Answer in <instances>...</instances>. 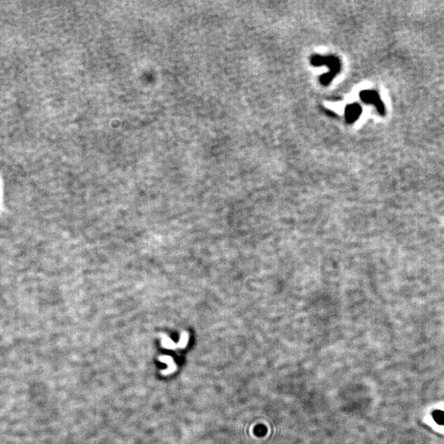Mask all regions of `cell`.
Segmentation results:
<instances>
[{"mask_svg": "<svg viewBox=\"0 0 444 444\" xmlns=\"http://www.w3.org/2000/svg\"><path fill=\"white\" fill-rule=\"evenodd\" d=\"M188 342H189V334L185 331V332L182 333V335L180 337V342L178 343L177 347H180V348H184V347H186Z\"/></svg>", "mask_w": 444, "mask_h": 444, "instance_id": "obj_7", "label": "cell"}, {"mask_svg": "<svg viewBox=\"0 0 444 444\" xmlns=\"http://www.w3.org/2000/svg\"><path fill=\"white\" fill-rule=\"evenodd\" d=\"M311 64L316 67L326 65L328 68V74H324L320 78V82L325 86L328 85L332 81L334 77L340 72V60L335 56L325 57V56H314L311 58Z\"/></svg>", "mask_w": 444, "mask_h": 444, "instance_id": "obj_1", "label": "cell"}, {"mask_svg": "<svg viewBox=\"0 0 444 444\" xmlns=\"http://www.w3.org/2000/svg\"><path fill=\"white\" fill-rule=\"evenodd\" d=\"M160 360H161L163 362L166 363L169 365V370L167 371L166 373H171L174 370H176V365L173 363L174 361L172 360V358L169 357V356H161V357H160Z\"/></svg>", "mask_w": 444, "mask_h": 444, "instance_id": "obj_5", "label": "cell"}, {"mask_svg": "<svg viewBox=\"0 0 444 444\" xmlns=\"http://www.w3.org/2000/svg\"><path fill=\"white\" fill-rule=\"evenodd\" d=\"M345 116L347 122L349 124L355 122V120H357L360 117L361 114V108L360 105L357 104H349L347 107V109L345 110Z\"/></svg>", "mask_w": 444, "mask_h": 444, "instance_id": "obj_3", "label": "cell"}, {"mask_svg": "<svg viewBox=\"0 0 444 444\" xmlns=\"http://www.w3.org/2000/svg\"><path fill=\"white\" fill-rule=\"evenodd\" d=\"M361 100L364 103L368 104H373L376 107V109L378 111V113L381 115H384L385 108L382 100L380 99V96L377 92L375 91H363L360 94Z\"/></svg>", "mask_w": 444, "mask_h": 444, "instance_id": "obj_2", "label": "cell"}, {"mask_svg": "<svg viewBox=\"0 0 444 444\" xmlns=\"http://www.w3.org/2000/svg\"><path fill=\"white\" fill-rule=\"evenodd\" d=\"M432 415H433V420H435L437 424H440V425H444V411H433Z\"/></svg>", "mask_w": 444, "mask_h": 444, "instance_id": "obj_4", "label": "cell"}, {"mask_svg": "<svg viewBox=\"0 0 444 444\" xmlns=\"http://www.w3.org/2000/svg\"><path fill=\"white\" fill-rule=\"evenodd\" d=\"M163 347L167 349H175L177 347V345L175 344L173 341H171L169 338H167L165 336H163L162 342H161Z\"/></svg>", "mask_w": 444, "mask_h": 444, "instance_id": "obj_6", "label": "cell"}]
</instances>
